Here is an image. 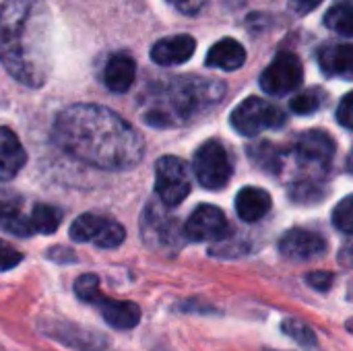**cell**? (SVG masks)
I'll return each mask as SVG.
<instances>
[{
  "label": "cell",
  "instance_id": "obj_1",
  "mask_svg": "<svg viewBox=\"0 0 353 351\" xmlns=\"http://www.w3.org/2000/svg\"><path fill=\"white\" fill-rule=\"evenodd\" d=\"M52 141L70 157L99 170H130L145 153L139 130L110 108L77 103L62 110Z\"/></svg>",
  "mask_w": 353,
  "mask_h": 351
},
{
  "label": "cell",
  "instance_id": "obj_2",
  "mask_svg": "<svg viewBox=\"0 0 353 351\" xmlns=\"http://www.w3.org/2000/svg\"><path fill=\"white\" fill-rule=\"evenodd\" d=\"M52 14L46 0H4L0 6V60L25 87H41L52 70Z\"/></svg>",
  "mask_w": 353,
  "mask_h": 351
},
{
  "label": "cell",
  "instance_id": "obj_3",
  "mask_svg": "<svg viewBox=\"0 0 353 351\" xmlns=\"http://www.w3.org/2000/svg\"><path fill=\"white\" fill-rule=\"evenodd\" d=\"M225 85L196 77H178L153 85L141 99L143 122L155 128L184 126L209 112L221 97Z\"/></svg>",
  "mask_w": 353,
  "mask_h": 351
},
{
  "label": "cell",
  "instance_id": "obj_4",
  "mask_svg": "<svg viewBox=\"0 0 353 351\" xmlns=\"http://www.w3.org/2000/svg\"><path fill=\"white\" fill-rule=\"evenodd\" d=\"M74 294L81 302L99 308L103 321L118 331L134 329L141 321V308L134 302H122V300H112L103 296L99 290V279L93 273L81 275L74 281Z\"/></svg>",
  "mask_w": 353,
  "mask_h": 351
},
{
  "label": "cell",
  "instance_id": "obj_5",
  "mask_svg": "<svg viewBox=\"0 0 353 351\" xmlns=\"http://www.w3.org/2000/svg\"><path fill=\"white\" fill-rule=\"evenodd\" d=\"M141 234L143 242L153 250H178L182 246L184 228H180L178 219L165 211L161 203H149L141 217Z\"/></svg>",
  "mask_w": 353,
  "mask_h": 351
},
{
  "label": "cell",
  "instance_id": "obj_6",
  "mask_svg": "<svg viewBox=\"0 0 353 351\" xmlns=\"http://www.w3.org/2000/svg\"><path fill=\"white\" fill-rule=\"evenodd\" d=\"M192 170L203 188L221 190L223 186H228V182L234 174V163H232V157H230L225 145L217 139H211V141L203 143L199 147V151L194 153Z\"/></svg>",
  "mask_w": 353,
  "mask_h": 351
},
{
  "label": "cell",
  "instance_id": "obj_7",
  "mask_svg": "<svg viewBox=\"0 0 353 351\" xmlns=\"http://www.w3.org/2000/svg\"><path fill=\"white\" fill-rule=\"evenodd\" d=\"M283 124L285 112L261 97H246L232 112V126L244 137H256L263 130L281 128Z\"/></svg>",
  "mask_w": 353,
  "mask_h": 351
},
{
  "label": "cell",
  "instance_id": "obj_8",
  "mask_svg": "<svg viewBox=\"0 0 353 351\" xmlns=\"http://www.w3.org/2000/svg\"><path fill=\"white\" fill-rule=\"evenodd\" d=\"M155 194L163 207H178L190 194V170L186 161L174 155L157 159Z\"/></svg>",
  "mask_w": 353,
  "mask_h": 351
},
{
  "label": "cell",
  "instance_id": "obj_9",
  "mask_svg": "<svg viewBox=\"0 0 353 351\" xmlns=\"http://www.w3.org/2000/svg\"><path fill=\"white\" fill-rule=\"evenodd\" d=\"M68 232L74 242L95 244L105 250L118 248L126 238V230L116 219L93 215V213H85V215L77 217Z\"/></svg>",
  "mask_w": 353,
  "mask_h": 351
},
{
  "label": "cell",
  "instance_id": "obj_10",
  "mask_svg": "<svg viewBox=\"0 0 353 351\" xmlns=\"http://www.w3.org/2000/svg\"><path fill=\"white\" fill-rule=\"evenodd\" d=\"M304 81V68L294 52H279L275 60L263 70L261 87L269 95H288L296 91Z\"/></svg>",
  "mask_w": 353,
  "mask_h": 351
},
{
  "label": "cell",
  "instance_id": "obj_11",
  "mask_svg": "<svg viewBox=\"0 0 353 351\" xmlns=\"http://www.w3.org/2000/svg\"><path fill=\"white\" fill-rule=\"evenodd\" d=\"M37 327L46 337L77 351H105L108 348V339L103 335L91 329H85L81 325L68 323V321L46 319V321H39Z\"/></svg>",
  "mask_w": 353,
  "mask_h": 351
},
{
  "label": "cell",
  "instance_id": "obj_12",
  "mask_svg": "<svg viewBox=\"0 0 353 351\" xmlns=\"http://www.w3.org/2000/svg\"><path fill=\"white\" fill-rule=\"evenodd\" d=\"M230 236L225 213L213 205H199L184 223V238L190 242H217Z\"/></svg>",
  "mask_w": 353,
  "mask_h": 351
},
{
  "label": "cell",
  "instance_id": "obj_13",
  "mask_svg": "<svg viewBox=\"0 0 353 351\" xmlns=\"http://www.w3.org/2000/svg\"><path fill=\"white\" fill-rule=\"evenodd\" d=\"M279 250L290 261L306 263V261L321 259L327 252V240L321 234L312 232V230L294 228V230H290V232H285L281 236Z\"/></svg>",
  "mask_w": 353,
  "mask_h": 351
},
{
  "label": "cell",
  "instance_id": "obj_14",
  "mask_svg": "<svg viewBox=\"0 0 353 351\" xmlns=\"http://www.w3.org/2000/svg\"><path fill=\"white\" fill-rule=\"evenodd\" d=\"M294 151L302 163L314 168H327L335 157V141L325 130H308L298 137Z\"/></svg>",
  "mask_w": 353,
  "mask_h": 351
},
{
  "label": "cell",
  "instance_id": "obj_15",
  "mask_svg": "<svg viewBox=\"0 0 353 351\" xmlns=\"http://www.w3.org/2000/svg\"><path fill=\"white\" fill-rule=\"evenodd\" d=\"M194 50H196L194 37L180 33V35L159 39L151 48V60L159 66H176V64H184L186 60H190Z\"/></svg>",
  "mask_w": 353,
  "mask_h": 351
},
{
  "label": "cell",
  "instance_id": "obj_16",
  "mask_svg": "<svg viewBox=\"0 0 353 351\" xmlns=\"http://www.w3.org/2000/svg\"><path fill=\"white\" fill-rule=\"evenodd\" d=\"M319 66L327 77L353 81V43H329L319 52Z\"/></svg>",
  "mask_w": 353,
  "mask_h": 351
},
{
  "label": "cell",
  "instance_id": "obj_17",
  "mask_svg": "<svg viewBox=\"0 0 353 351\" xmlns=\"http://www.w3.org/2000/svg\"><path fill=\"white\" fill-rule=\"evenodd\" d=\"M25 161H27V153L19 137L10 128L0 126V180L8 182L14 176H19Z\"/></svg>",
  "mask_w": 353,
  "mask_h": 351
},
{
  "label": "cell",
  "instance_id": "obj_18",
  "mask_svg": "<svg viewBox=\"0 0 353 351\" xmlns=\"http://www.w3.org/2000/svg\"><path fill=\"white\" fill-rule=\"evenodd\" d=\"M134 77H137V64L134 58L126 52L114 54L103 70V83L114 93H126L132 87Z\"/></svg>",
  "mask_w": 353,
  "mask_h": 351
},
{
  "label": "cell",
  "instance_id": "obj_19",
  "mask_svg": "<svg viewBox=\"0 0 353 351\" xmlns=\"http://www.w3.org/2000/svg\"><path fill=\"white\" fill-rule=\"evenodd\" d=\"M244 62H246V50L234 37H223L217 43H213L205 58V64L209 68H221V70H238L244 66Z\"/></svg>",
  "mask_w": 353,
  "mask_h": 351
},
{
  "label": "cell",
  "instance_id": "obj_20",
  "mask_svg": "<svg viewBox=\"0 0 353 351\" xmlns=\"http://www.w3.org/2000/svg\"><path fill=\"white\" fill-rule=\"evenodd\" d=\"M273 199L267 190L263 188H254V186H246L238 192L236 197V211L238 217L246 223H254L261 221L269 211H271Z\"/></svg>",
  "mask_w": 353,
  "mask_h": 351
},
{
  "label": "cell",
  "instance_id": "obj_21",
  "mask_svg": "<svg viewBox=\"0 0 353 351\" xmlns=\"http://www.w3.org/2000/svg\"><path fill=\"white\" fill-rule=\"evenodd\" d=\"M60 221H62L60 209L50 207V205H35L31 215L25 217V238L35 236V234H41V236L54 234Z\"/></svg>",
  "mask_w": 353,
  "mask_h": 351
},
{
  "label": "cell",
  "instance_id": "obj_22",
  "mask_svg": "<svg viewBox=\"0 0 353 351\" xmlns=\"http://www.w3.org/2000/svg\"><path fill=\"white\" fill-rule=\"evenodd\" d=\"M325 25L343 37H353V2L333 4L325 14Z\"/></svg>",
  "mask_w": 353,
  "mask_h": 351
},
{
  "label": "cell",
  "instance_id": "obj_23",
  "mask_svg": "<svg viewBox=\"0 0 353 351\" xmlns=\"http://www.w3.org/2000/svg\"><path fill=\"white\" fill-rule=\"evenodd\" d=\"M248 155H250V159H252L259 168H263V170H267V172L277 174V172L281 170V153H279L277 147L271 145V143H259L256 147H250V149H248Z\"/></svg>",
  "mask_w": 353,
  "mask_h": 351
},
{
  "label": "cell",
  "instance_id": "obj_24",
  "mask_svg": "<svg viewBox=\"0 0 353 351\" xmlns=\"http://www.w3.org/2000/svg\"><path fill=\"white\" fill-rule=\"evenodd\" d=\"M325 99H327V93L323 89H316L314 87V89H308V91L296 95L290 101V108L298 116H310V114H314L325 103Z\"/></svg>",
  "mask_w": 353,
  "mask_h": 351
},
{
  "label": "cell",
  "instance_id": "obj_25",
  "mask_svg": "<svg viewBox=\"0 0 353 351\" xmlns=\"http://www.w3.org/2000/svg\"><path fill=\"white\" fill-rule=\"evenodd\" d=\"M281 329H283V333L290 337V339H294L298 345H302V348H316V335H314V331L306 325V323H302V321H298V319H285L283 323H281Z\"/></svg>",
  "mask_w": 353,
  "mask_h": 351
},
{
  "label": "cell",
  "instance_id": "obj_26",
  "mask_svg": "<svg viewBox=\"0 0 353 351\" xmlns=\"http://www.w3.org/2000/svg\"><path fill=\"white\" fill-rule=\"evenodd\" d=\"M333 225L347 234V236H353V194L345 197L335 209H333Z\"/></svg>",
  "mask_w": 353,
  "mask_h": 351
},
{
  "label": "cell",
  "instance_id": "obj_27",
  "mask_svg": "<svg viewBox=\"0 0 353 351\" xmlns=\"http://www.w3.org/2000/svg\"><path fill=\"white\" fill-rule=\"evenodd\" d=\"M21 209H23V199L12 190L0 188V223L19 217Z\"/></svg>",
  "mask_w": 353,
  "mask_h": 351
},
{
  "label": "cell",
  "instance_id": "obj_28",
  "mask_svg": "<svg viewBox=\"0 0 353 351\" xmlns=\"http://www.w3.org/2000/svg\"><path fill=\"white\" fill-rule=\"evenodd\" d=\"M21 261H23V254L14 246H10L8 242L0 240V271H10Z\"/></svg>",
  "mask_w": 353,
  "mask_h": 351
},
{
  "label": "cell",
  "instance_id": "obj_29",
  "mask_svg": "<svg viewBox=\"0 0 353 351\" xmlns=\"http://www.w3.org/2000/svg\"><path fill=\"white\" fill-rule=\"evenodd\" d=\"M337 120H339L341 126L353 130V91H350V93L341 99V103H339V108H337Z\"/></svg>",
  "mask_w": 353,
  "mask_h": 351
},
{
  "label": "cell",
  "instance_id": "obj_30",
  "mask_svg": "<svg viewBox=\"0 0 353 351\" xmlns=\"http://www.w3.org/2000/svg\"><path fill=\"white\" fill-rule=\"evenodd\" d=\"M333 273H327V271H314V273H310L308 277H306V281L314 288V290H319V292H327V290H331V285H333Z\"/></svg>",
  "mask_w": 353,
  "mask_h": 351
},
{
  "label": "cell",
  "instance_id": "obj_31",
  "mask_svg": "<svg viewBox=\"0 0 353 351\" xmlns=\"http://www.w3.org/2000/svg\"><path fill=\"white\" fill-rule=\"evenodd\" d=\"M168 2L182 14H199L207 4V0H168Z\"/></svg>",
  "mask_w": 353,
  "mask_h": 351
},
{
  "label": "cell",
  "instance_id": "obj_32",
  "mask_svg": "<svg viewBox=\"0 0 353 351\" xmlns=\"http://www.w3.org/2000/svg\"><path fill=\"white\" fill-rule=\"evenodd\" d=\"M48 259L54 261V263H74L77 257L72 254L70 248H64V246H54L48 250Z\"/></svg>",
  "mask_w": 353,
  "mask_h": 351
},
{
  "label": "cell",
  "instance_id": "obj_33",
  "mask_svg": "<svg viewBox=\"0 0 353 351\" xmlns=\"http://www.w3.org/2000/svg\"><path fill=\"white\" fill-rule=\"evenodd\" d=\"M323 0H290L292 8L296 10V14H308L312 12Z\"/></svg>",
  "mask_w": 353,
  "mask_h": 351
},
{
  "label": "cell",
  "instance_id": "obj_34",
  "mask_svg": "<svg viewBox=\"0 0 353 351\" xmlns=\"http://www.w3.org/2000/svg\"><path fill=\"white\" fill-rule=\"evenodd\" d=\"M339 261H341V265H345V267H353V242L345 244V246L341 248Z\"/></svg>",
  "mask_w": 353,
  "mask_h": 351
},
{
  "label": "cell",
  "instance_id": "obj_35",
  "mask_svg": "<svg viewBox=\"0 0 353 351\" xmlns=\"http://www.w3.org/2000/svg\"><path fill=\"white\" fill-rule=\"evenodd\" d=\"M345 329H347V331L353 335V319H350V321L345 323Z\"/></svg>",
  "mask_w": 353,
  "mask_h": 351
},
{
  "label": "cell",
  "instance_id": "obj_36",
  "mask_svg": "<svg viewBox=\"0 0 353 351\" xmlns=\"http://www.w3.org/2000/svg\"><path fill=\"white\" fill-rule=\"evenodd\" d=\"M352 168H353V153H352Z\"/></svg>",
  "mask_w": 353,
  "mask_h": 351
}]
</instances>
